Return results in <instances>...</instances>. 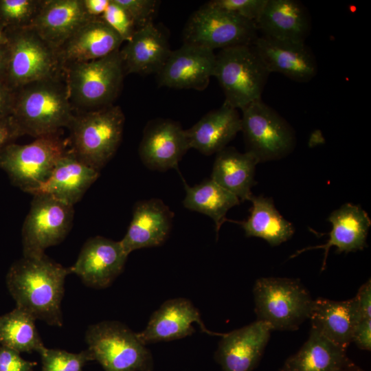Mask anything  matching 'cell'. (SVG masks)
<instances>
[{
    "instance_id": "obj_8",
    "label": "cell",
    "mask_w": 371,
    "mask_h": 371,
    "mask_svg": "<svg viewBox=\"0 0 371 371\" xmlns=\"http://www.w3.org/2000/svg\"><path fill=\"white\" fill-rule=\"evenodd\" d=\"M257 320L272 330H295L309 317L313 302L299 280L261 278L253 288Z\"/></svg>"
},
{
    "instance_id": "obj_25",
    "label": "cell",
    "mask_w": 371,
    "mask_h": 371,
    "mask_svg": "<svg viewBox=\"0 0 371 371\" xmlns=\"http://www.w3.org/2000/svg\"><path fill=\"white\" fill-rule=\"evenodd\" d=\"M90 19L82 0H45L30 27L58 49Z\"/></svg>"
},
{
    "instance_id": "obj_20",
    "label": "cell",
    "mask_w": 371,
    "mask_h": 371,
    "mask_svg": "<svg viewBox=\"0 0 371 371\" xmlns=\"http://www.w3.org/2000/svg\"><path fill=\"white\" fill-rule=\"evenodd\" d=\"M255 24L263 36L293 43H304L311 30L309 12L297 0H267Z\"/></svg>"
},
{
    "instance_id": "obj_26",
    "label": "cell",
    "mask_w": 371,
    "mask_h": 371,
    "mask_svg": "<svg viewBox=\"0 0 371 371\" xmlns=\"http://www.w3.org/2000/svg\"><path fill=\"white\" fill-rule=\"evenodd\" d=\"M240 131L238 109L223 103L203 115L186 133L190 148L210 155L225 148Z\"/></svg>"
},
{
    "instance_id": "obj_11",
    "label": "cell",
    "mask_w": 371,
    "mask_h": 371,
    "mask_svg": "<svg viewBox=\"0 0 371 371\" xmlns=\"http://www.w3.org/2000/svg\"><path fill=\"white\" fill-rule=\"evenodd\" d=\"M258 37L254 21L205 3L188 19L183 43L214 51L253 45Z\"/></svg>"
},
{
    "instance_id": "obj_12",
    "label": "cell",
    "mask_w": 371,
    "mask_h": 371,
    "mask_svg": "<svg viewBox=\"0 0 371 371\" xmlns=\"http://www.w3.org/2000/svg\"><path fill=\"white\" fill-rule=\"evenodd\" d=\"M74 206L47 194L33 195L22 227L23 256H38L62 242L74 219Z\"/></svg>"
},
{
    "instance_id": "obj_38",
    "label": "cell",
    "mask_w": 371,
    "mask_h": 371,
    "mask_svg": "<svg viewBox=\"0 0 371 371\" xmlns=\"http://www.w3.org/2000/svg\"><path fill=\"white\" fill-rule=\"evenodd\" d=\"M35 365V362L23 359L19 352L1 346L0 371H34Z\"/></svg>"
},
{
    "instance_id": "obj_15",
    "label": "cell",
    "mask_w": 371,
    "mask_h": 371,
    "mask_svg": "<svg viewBox=\"0 0 371 371\" xmlns=\"http://www.w3.org/2000/svg\"><path fill=\"white\" fill-rule=\"evenodd\" d=\"M188 149L186 130L179 123L157 119L144 128L139 155L148 168L163 172L178 170V164Z\"/></svg>"
},
{
    "instance_id": "obj_43",
    "label": "cell",
    "mask_w": 371,
    "mask_h": 371,
    "mask_svg": "<svg viewBox=\"0 0 371 371\" xmlns=\"http://www.w3.org/2000/svg\"><path fill=\"white\" fill-rule=\"evenodd\" d=\"M110 0H82L87 14L91 19L100 18Z\"/></svg>"
},
{
    "instance_id": "obj_41",
    "label": "cell",
    "mask_w": 371,
    "mask_h": 371,
    "mask_svg": "<svg viewBox=\"0 0 371 371\" xmlns=\"http://www.w3.org/2000/svg\"><path fill=\"white\" fill-rule=\"evenodd\" d=\"M352 342L361 350H371V319L357 322L353 333Z\"/></svg>"
},
{
    "instance_id": "obj_2",
    "label": "cell",
    "mask_w": 371,
    "mask_h": 371,
    "mask_svg": "<svg viewBox=\"0 0 371 371\" xmlns=\"http://www.w3.org/2000/svg\"><path fill=\"white\" fill-rule=\"evenodd\" d=\"M75 114L65 76L32 82L16 90L11 118L20 135L35 138L69 127Z\"/></svg>"
},
{
    "instance_id": "obj_37",
    "label": "cell",
    "mask_w": 371,
    "mask_h": 371,
    "mask_svg": "<svg viewBox=\"0 0 371 371\" xmlns=\"http://www.w3.org/2000/svg\"><path fill=\"white\" fill-rule=\"evenodd\" d=\"M133 19L137 29L152 23L159 1L157 0H115Z\"/></svg>"
},
{
    "instance_id": "obj_42",
    "label": "cell",
    "mask_w": 371,
    "mask_h": 371,
    "mask_svg": "<svg viewBox=\"0 0 371 371\" xmlns=\"http://www.w3.org/2000/svg\"><path fill=\"white\" fill-rule=\"evenodd\" d=\"M21 136L11 117L0 120V150Z\"/></svg>"
},
{
    "instance_id": "obj_22",
    "label": "cell",
    "mask_w": 371,
    "mask_h": 371,
    "mask_svg": "<svg viewBox=\"0 0 371 371\" xmlns=\"http://www.w3.org/2000/svg\"><path fill=\"white\" fill-rule=\"evenodd\" d=\"M99 176V171L79 160L67 150L49 177L29 194L49 195L74 206Z\"/></svg>"
},
{
    "instance_id": "obj_30",
    "label": "cell",
    "mask_w": 371,
    "mask_h": 371,
    "mask_svg": "<svg viewBox=\"0 0 371 371\" xmlns=\"http://www.w3.org/2000/svg\"><path fill=\"white\" fill-rule=\"evenodd\" d=\"M348 360L346 350L311 330L307 341L286 360L280 371H333Z\"/></svg>"
},
{
    "instance_id": "obj_27",
    "label": "cell",
    "mask_w": 371,
    "mask_h": 371,
    "mask_svg": "<svg viewBox=\"0 0 371 371\" xmlns=\"http://www.w3.org/2000/svg\"><path fill=\"white\" fill-rule=\"evenodd\" d=\"M308 319L311 330L346 350L359 322L354 298L344 301L317 298L313 302Z\"/></svg>"
},
{
    "instance_id": "obj_39",
    "label": "cell",
    "mask_w": 371,
    "mask_h": 371,
    "mask_svg": "<svg viewBox=\"0 0 371 371\" xmlns=\"http://www.w3.org/2000/svg\"><path fill=\"white\" fill-rule=\"evenodd\" d=\"M359 317V321L371 318V281L369 279L359 289L353 297Z\"/></svg>"
},
{
    "instance_id": "obj_18",
    "label": "cell",
    "mask_w": 371,
    "mask_h": 371,
    "mask_svg": "<svg viewBox=\"0 0 371 371\" xmlns=\"http://www.w3.org/2000/svg\"><path fill=\"white\" fill-rule=\"evenodd\" d=\"M271 73L278 72L297 82H307L317 74V62L304 43L279 41L263 36L253 44Z\"/></svg>"
},
{
    "instance_id": "obj_21",
    "label": "cell",
    "mask_w": 371,
    "mask_h": 371,
    "mask_svg": "<svg viewBox=\"0 0 371 371\" xmlns=\"http://www.w3.org/2000/svg\"><path fill=\"white\" fill-rule=\"evenodd\" d=\"M123 42L101 18H95L83 23L57 50L65 68L106 56L119 50Z\"/></svg>"
},
{
    "instance_id": "obj_5",
    "label": "cell",
    "mask_w": 371,
    "mask_h": 371,
    "mask_svg": "<svg viewBox=\"0 0 371 371\" xmlns=\"http://www.w3.org/2000/svg\"><path fill=\"white\" fill-rule=\"evenodd\" d=\"M120 49L100 59L65 67L72 104L87 111L113 104L126 75Z\"/></svg>"
},
{
    "instance_id": "obj_34",
    "label": "cell",
    "mask_w": 371,
    "mask_h": 371,
    "mask_svg": "<svg viewBox=\"0 0 371 371\" xmlns=\"http://www.w3.org/2000/svg\"><path fill=\"white\" fill-rule=\"evenodd\" d=\"M41 371H82L87 361H90L86 350L71 353L60 349L45 348L41 353Z\"/></svg>"
},
{
    "instance_id": "obj_16",
    "label": "cell",
    "mask_w": 371,
    "mask_h": 371,
    "mask_svg": "<svg viewBox=\"0 0 371 371\" xmlns=\"http://www.w3.org/2000/svg\"><path fill=\"white\" fill-rule=\"evenodd\" d=\"M196 323L203 333L222 337L223 334L209 330L201 319L199 310L190 300L184 297L168 300L150 316L146 327L137 333L145 344L170 341L192 335Z\"/></svg>"
},
{
    "instance_id": "obj_23",
    "label": "cell",
    "mask_w": 371,
    "mask_h": 371,
    "mask_svg": "<svg viewBox=\"0 0 371 371\" xmlns=\"http://www.w3.org/2000/svg\"><path fill=\"white\" fill-rule=\"evenodd\" d=\"M171 51L166 34L153 22L137 29L120 49L125 74H158Z\"/></svg>"
},
{
    "instance_id": "obj_14",
    "label": "cell",
    "mask_w": 371,
    "mask_h": 371,
    "mask_svg": "<svg viewBox=\"0 0 371 371\" xmlns=\"http://www.w3.org/2000/svg\"><path fill=\"white\" fill-rule=\"evenodd\" d=\"M216 54L214 51L184 44L171 51L157 74L159 86L173 89L203 91L214 75Z\"/></svg>"
},
{
    "instance_id": "obj_40",
    "label": "cell",
    "mask_w": 371,
    "mask_h": 371,
    "mask_svg": "<svg viewBox=\"0 0 371 371\" xmlns=\"http://www.w3.org/2000/svg\"><path fill=\"white\" fill-rule=\"evenodd\" d=\"M16 90L10 87L4 80H0V120L11 117Z\"/></svg>"
},
{
    "instance_id": "obj_24",
    "label": "cell",
    "mask_w": 371,
    "mask_h": 371,
    "mask_svg": "<svg viewBox=\"0 0 371 371\" xmlns=\"http://www.w3.org/2000/svg\"><path fill=\"white\" fill-rule=\"evenodd\" d=\"M328 221L332 225V229L328 234L329 239L326 243L298 250L291 258L308 250L323 249L324 255L322 269L324 270L331 247H336L337 253H348L362 250L367 246L366 239L371 220L359 205L345 203L334 210Z\"/></svg>"
},
{
    "instance_id": "obj_9",
    "label": "cell",
    "mask_w": 371,
    "mask_h": 371,
    "mask_svg": "<svg viewBox=\"0 0 371 371\" xmlns=\"http://www.w3.org/2000/svg\"><path fill=\"white\" fill-rule=\"evenodd\" d=\"M66 145L58 133L37 137L27 144L10 143L0 150V168L14 186L30 193L49 177L67 152Z\"/></svg>"
},
{
    "instance_id": "obj_4",
    "label": "cell",
    "mask_w": 371,
    "mask_h": 371,
    "mask_svg": "<svg viewBox=\"0 0 371 371\" xmlns=\"http://www.w3.org/2000/svg\"><path fill=\"white\" fill-rule=\"evenodd\" d=\"M8 63L4 81L16 90L27 84L65 76L56 48L32 27L5 29Z\"/></svg>"
},
{
    "instance_id": "obj_19",
    "label": "cell",
    "mask_w": 371,
    "mask_h": 371,
    "mask_svg": "<svg viewBox=\"0 0 371 371\" xmlns=\"http://www.w3.org/2000/svg\"><path fill=\"white\" fill-rule=\"evenodd\" d=\"M174 213L159 199L140 201L135 203L132 220L120 243L129 255L132 251L157 247L168 237Z\"/></svg>"
},
{
    "instance_id": "obj_44",
    "label": "cell",
    "mask_w": 371,
    "mask_h": 371,
    "mask_svg": "<svg viewBox=\"0 0 371 371\" xmlns=\"http://www.w3.org/2000/svg\"><path fill=\"white\" fill-rule=\"evenodd\" d=\"M8 63L7 45H0V80H4Z\"/></svg>"
},
{
    "instance_id": "obj_32",
    "label": "cell",
    "mask_w": 371,
    "mask_h": 371,
    "mask_svg": "<svg viewBox=\"0 0 371 371\" xmlns=\"http://www.w3.org/2000/svg\"><path fill=\"white\" fill-rule=\"evenodd\" d=\"M35 319L16 306L0 316V345L18 352L39 354L46 348L37 331Z\"/></svg>"
},
{
    "instance_id": "obj_33",
    "label": "cell",
    "mask_w": 371,
    "mask_h": 371,
    "mask_svg": "<svg viewBox=\"0 0 371 371\" xmlns=\"http://www.w3.org/2000/svg\"><path fill=\"white\" fill-rule=\"evenodd\" d=\"M45 0H0V25L4 29L30 27Z\"/></svg>"
},
{
    "instance_id": "obj_7",
    "label": "cell",
    "mask_w": 371,
    "mask_h": 371,
    "mask_svg": "<svg viewBox=\"0 0 371 371\" xmlns=\"http://www.w3.org/2000/svg\"><path fill=\"white\" fill-rule=\"evenodd\" d=\"M269 75L253 45L228 47L216 54L213 76L223 91V103L236 109L261 99Z\"/></svg>"
},
{
    "instance_id": "obj_10",
    "label": "cell",
    "mask_w": 371,
    "mask_h": 371,
    "mask_svg": "<svg viewBox=\"0 0 371 371\" xmlns=\"http://www.w3.org/2000/svg\"><path fill=\"white\" fill-rule=\"evenodd\" d=\"M241 131L247 151L259 163L286 157L295 145V132L289 123L262 99L241 109Z\"/></svg>"
},
{
    "instance_id": "obj_6",
    "label": "cell",
    "mask_w": 371,
    "mask_h": 371,
    "mask_svg": "<svg viewBox=\"0 0 371 371\" xmlns=\"http://www.w3.org/2000/svg\"><path fill=\"white\" fill-rule=\"evenodd\" d=\"M87 350L90 361H97L104 371H153L150 351L125 324L103 321L87 328Z\"/></svg>"
},
{
    "instance_id": "obj_1",
    "label": "cell",
    "mask_w": 371,
    "mask_h": 371,
    "mask_svg": "<svg viewBox=\"0 0 371 371\" xmlns=\"http://www.w3.org/2000/svg\"><path fill=\"white\" fill-rule=\"evenodd\" d=\"M66 268L45 254L38 256H23L10 267L7 286L16 307L35 319L52 326H61V301L64 295Z\"/></svg>"
},
{
    "instance_id": "obj_13",
    "label": "cell",
    "mask_w": 371,
    "mask_h": 371,
    "mask_svg": "<svg viewBox=\"0 0 371 371\" xmlns=\"http://www.w3.org/2000/svg\"><path fill=\"white\" fill-rule=\"evenodd\" d=\"M128 256L120 240L97 236L85 242L69 269L87 286L103 289L122 272Z\"/></svg>"
},
{
    "instance_id": "obj_46",
    "label": "cell",
    "mask_w": 371,
    "mask_h": 371,
    "mask_svg": "<svg viewBox=\"0 0 371 371\" xmlns=\"http://www.w3.org/2000/svg\"><path fill=\"white\" fill-rule=\"evenodd\" d=\"M8 42V38L5 30L0 25V45H5Z\"/></svg>"
},
{
    "instance_id": "obj_17",
    "label": "cell",
    "mask_w": 371,
    "mask_h": 371,
    "mask_svg": "<svg viewBox=\"0 0 371 371\" xmlns=\"http://www.w3.org/2000/svg\"><path fill=\"white\" fill-rule=\"evenodd\" d=\"M270 326L256 320L224 333L214 354L223 371H253L269 341Z\"/></svg>"
},
{
    "instance_id": "obj_35",
    "label": "cell",
    "mask_w": 371,
    "mask_h": 371,
    "mask_svg": "<svg viewBox=\"0 0 371 371\" xmlns=\"http://www.w3.org/2000/svg\"><path fill=\"white\" fill-rule=\"evenodd\" d=\"M123 40L128 41L137 30L126 11L115 2L110 0L109 5L100 17Z\"/></svg>"
},
{
    "instance_id": "obj_29",
    "label": "cell",
    "mask_w": 371,
    "mask_h": 371,
    "mask_svg": "<svg viewBox=\"0 0 371 371\" xmlns=\"http://www.w3.org/2000/svg\"><path fill=\"white\" fill-rule=\"evenodd\" d=\"M249 201L251 207L247 219L231 221L242 227L247 237L260 238L271 246H278L293 236V224L280 214L271 198L252 194Z\"/></svg>"
},
{
    "instance_id": "obj_31",
    "label": "cell",
    "mask_w": 371,
    "mask_h": 371,
    "mask_svg": "<svg viewBox=\"0 0 371 371\" xmlns=\"http://www.w3.org/2000/svg\"><path fill=\"white\" fill-rule=\"evenodd\" d=\"M183 181L186 190L184 207L210 216L214 222L218 236L222 225L227 221H230L226 218L227 212L239 205L240 201L211 178L194 186Z\"/></svg>"
},
{
    "instance_id": "obj_36",
    "label": "cell",
    "mask_w": 371,
    "mask_h": 371,
    "mask_svg": "<svg viewBox=\"0 0 371 371\" xmlns=\"http://www.w3.org/2000/svg\"><path fill=\"white\" fill-rule=\"evenodd\" d=\"M266 1L267 0H212L206 3L255 22Z\"/></svg>"
},
{
    "instance_id": "obj_3",
    "label": "cell",
    "mask_w": 371,
    "mask_h": 371,
    "mask_svg": "<svg viewBox=\"0 0 371 371\" xmlns=\"http://www.w3.org/2000/svg\"><path fill=\"white\" fill-rule=\"evenodd\" d=\"M124 122L122 109L114 104L75 114L68 127L69 152L100 172L120 144Z\"/></svg>"
},
{
    "instance_id": "obj_45",
    "label": "cell",
    "mask_w": 371,
    "mask_h": 371,
    "mask_svg": "<svg viewBox=\"0 0 371 371\" xmlns=\"http://www.w3.org/2000/svg\"><path fill=\"white\" fill-rule=\"evenodd\" d=\"M333 371H365L363 368L356 365L350 359L341 366Z\"/></svg>"
},
{
    "instance_id": "obj_28",
    "label": "cell",
    "mask_w": 371,
    "mask_h": 371,
    "mask_svg": "<svg viewBox=\"0 0 371 371\" xmlns=\"http://www.w3.org/2000/svg\"><path fill=\"white\" fill-rule=\"evenodd\" d=\"M259 161L249 152L240 153L234 148L225 147L216 153L211 179L236 196L240 201L252 196L255 185L256 166Z\"/></svg>"
}]
</instances>
